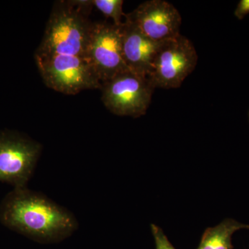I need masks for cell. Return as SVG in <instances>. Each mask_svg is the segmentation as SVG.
Masks as SVG:
<instances>
[{
	"label": "cell",
	"instance_id": "4",
	"mask_svg": "<svg viewBox=\"0 0 249 249\" xmlns=\"http://www.w3.org/2000/svg\"><path fill=\"white\" fill-rule=\"evenodd\" d=\"M155 88L147 76L127 70L105 82L102 101L116 115L137 118L144 115Z\"/></svg>",
	"mask_w": 249,
	"mask_h": 249
},
{
	"label": "cell",
	"instance_id": "1",
	"mask_svg": "<svg viewBox=\"0 0 249 249\" xmlns=\"http://www.w3.org/2000/svg\"><path fill=\"white\" fill-rule=\"evenodd\" d=\"M0 221L5 227L41 243H54L71 236L78 224L70 211L45 195L14 188L0 205Z\"/></svg>",
	"mask_w": 249,
	"mask_h": 249
},
{
	"label": "cell",
	"instance_id": "3",
	"mask_svg": "<svg viewBox=\"0 0 249 249\" xmlns=\"http://www.w3.org/2000/svg\"><path fill=\"white\" fill-rule=\"evenodd\" d=\"M36 61L45 84L51 89L76 94L85 89H101L102 83L84 57L74 55H36Z\"/></svg>",
	"mask_w": 249,
	"mask_h": 249
},
{
	"label": "cell",
	"instance_id": "14",
	"mask_svg": "<svg viewBox=\"0 0 249 249\" xmlns=\"http://www.w3.org/2000/svg\"></svg>",
	"mask_w": 249,
	"mask_h": 249
},
{
	"label": "cell",
	"instance_id": "13",
	"mask_svg": "<svg viewBox=\"0 0 249 249\" xmlns=\"http://www.w3.org/2000/svg\"><path fill=\"white\" fill-rule=\"evenodd\" d=\"M249 14V0H241L239 1L234 15L238 19H242Z\"/></svg>",
	"mask_w": 249,
	"mask_h": 249
},
{
	"label": "cell",
	"instance_id": "10",
	"mask_svg": "<svg viewBox=\"0 0 249 249\" xmlns=\"http://www.w3.org/2000/svg\"><path fill=\"white\" fill-rule=\"evenodd\" d=\"M242 229H249V225L241 224L234 219H225L216 227L205 231L196 249H232V235Z\"/></svg>",
	"mask_w": 249,
	"mask_h": 249
},
{
	"label": "cell",
	"instance_id": "5",
	"mask_svg": "<svg viewBox=\"0 0 249 249\" xmlns=\"http://www.w3.org/2000/svg\"><path fill=\"white\" fill-rule=\"evenodd\" d=\"M101 83L129 70L123 55L121 24L93 23L85 52Z\"/></svg>",
	"mask_w": 249,
	"mask_h": 249
},
{
	"label": "cell",
	"instance_id": "7",
	"mask_svg": "<svg viewBox=\"0 0 249 249\" xmlns=\"http://www.w3.org/2000/svg\"><path fill=\"white\" fill-rule=\"evenodd\" d=\"M42 147L16 134H0V182L25 188L37 164Z\"/></svg>",
	"mask_w": 249,
	"mask_h": 249
},
{
	"label": "cell",
	"instance_id": "11",
	"mask_svg": "<svg viewBox=\"0 0 249 249\" xmlns=\"http://www.w3.org/2000/svg\"><path fill=\"white\" fill-rule=\"evenodd\" d=\"M92 5L106 17L111 18L115 25L120 26L124 22L122 18L126 14L123 11V0H92Z\"/></svg>",
	"mask_w": 249,
	"mask_h": 249
},
{
	"label": "cell",
	"instance_id": "2",
	"mask_svg": "<svg viewBox=\"0 0 249 249\" xmlns=\"http://www.w3.org/2000/svg\"><path fill=\"white\" fill-rule=\"evenodd\" d=\"M92 0L61 1L54 8L36 55H74L85 58L93 23L88 19Z\"/></svg>",
	"mask_w": 249,
	"mask_h": 249
},
{
	"label": "cell",
	"instance_id": "12",
	"mask_svg": "<svg viewBox=\"0 0 249 249\" xmlns=\"http://www.w3.org/2000/svg\"><path fill=\"white\" fill-rule=\"evenodd\" d=\"M151 229L155 238L156 249H175L160 227L152 224Z\"/></svg>",
	"mask_w": 249,
	"mask_h": 249
},
{
	"label": "cell",
	"instance_id": "8",
	"mask_svg": "<svg viewBox=\"0 0 249 249\" xmlns=\"http://www.w3.org/2000/svg\"><path fill=\"white\" fill-rule=\"evenodd\" d=\"M125 17L145 36L157 42L180 35L181 15L173 4L164 0L145 1Z\"/></svg>",
	"mask_w": 249,
	"mask_h": 249
},
{
	"label": "cell",
	"instance_id": "9",
	"mask_svg": "<svg viewBox=\"0 0 249 249\" xmlns=\"http://www.w3.org/2000/svg\"><path fill=\"white\" fill-rule=\"evenodd\" d=\"M121 24L123 55L130 71L143 76H150L161 42L145 36L126 17Z\"/></svg>",
	"mask_w": 249,
	"mask_h": 249
},
{
	"label": "cell",
	"instance_id": "6",
	"mask_svg": "<svg viewBox=\"0 0 249 249\" xmlns=\"http://www.w3.org/2000/svg\"><path fill=\"white\" fill-rule=\"evenodd\" d=\"M197 60L194 45L180 34L160 42L149 78L155 88H179L194 71Z\"/></svg>",
	"mask_w": 249,
	"mask_h": 249
}]
</instances>
